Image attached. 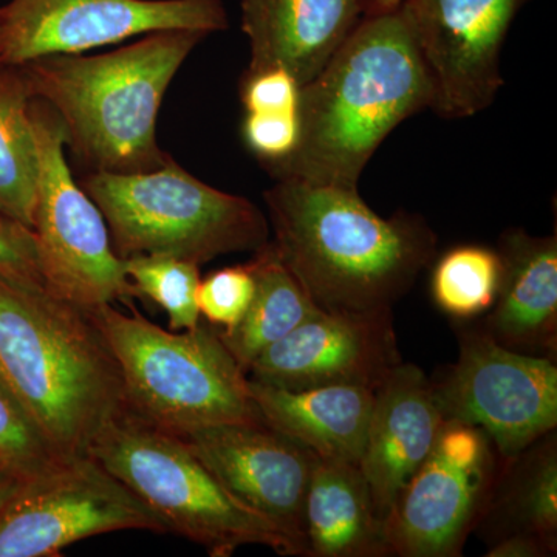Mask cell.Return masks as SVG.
<instances>
[{"label":"cell","mask_w":557,"mask_h":557,"mask_svg":"<svg viewBox=\"0 0 557 557\" xmlns=\"http://www.w3.org/2000/svg\"><path fill=\"white\" fill-rule=\"evenodd\" d=\"M432 101L434 84L405 7L369 11L327 65L300 87L298 146L267 171L276 180L358 189L381 143Z\"/></svg>","instance_id":"1"},{"label":"cell","mask_w":557,"mask_h":557,"mask_svg":"<svg viewBox=\"0 0 557 557\" xmlns=\"http://www.w3.org/2000/svg\"><path fill=\"white\" fill-rule=\"evenodd\" d=\"M263 199L274 251L324 311L392 310L437 251L426 220L381 218L358 189L278 178Z\"/></svg>","instance_id":"2"},{"label":"cell","mask_w":557,"mask_h":557,"mask_svg":"<svg viewBox=\"0 0 557 557\" xmlns=\"http://www.w3.org/2000/svg\"><path fill=\"white\" fill-rule=\"evenodd\" d=\"M0 379L62 457L87 454L126 408L119 364L90 311L2 276Z\"/></svg>","instance_id":"3"},{"label":"cell","mask_w":557,"mask_h":557,"mask_svg":"<svg viewBox=\"0 0 557 557\" xmlns=\"http://www.w3.org/2000/svg\"><path fill=\"white\" fill-rule=\"evenodd\" d=\"M207 33L139 36L110 53L53 54L21 65L32 98L57 112L70 146L91 171L157 170L170 156L157 141L168 87Z\"/></svg>","instance_id":"4"},{"label":"cell","mask_w":557,"mask_h":557,"mask_svg":"<svg viewBox=\"0 0 557 557\" xmlns=\"http://www.w3.org/2000/svg\"><path fill=\"white\" fill-rule=\"evenodd\" d=\"M123 381L126 408L177 437L231 423H259L248 376L218 330L178 333L152 324L131 306L90 311Z\"/></svg>","instance_id":"5"},{"label":"cell","mask_w":557,"mask_h":557,"mask_svg":"<svg viewBox=\"0 0 557 557\" xmlns=\"http://www.w3.org/2000/svg\"><path fill=\"white\" fill-rule=\"evenodd\" d=\"M87 454L134 491L168 533L196 542L209 556L230 557L244 545L306 556L296 539L231 496L185 440L127 408L101 429Z\"/></svg>","instance_id":"6"},{"label":"cell","mask_w":557,"mask_h":557,"mask_svg":"<svg viewBox=\"0 0 557 557\" xmlns=\"http://www.w3.org/2000/svg\"><path fill=\"white\" fill-rule=\"evenodd\" d=\"M81 186L100 208L121 259L170 256L201 265L270 242L269 219L252 201L212 188L171 157L152 171H91Z\"/></svg>","instance_id":"7"},{"label":"cell","mask_w":557,"mask_h":557,"mask_svg":"<svg viewBox=\"0 0 557 557\" xmlns=\"http://www.w3.org/2000/svg\"><path fill=\"white\" fill-rule=\"evenodd\" d=\"M30 110L39 149L32 231L47 288L87 311L115 300L129 302L137 298L134 285L100 208L70 171L60 116L36 98Z\"/></svg>","instance_id":"8"},{"label":"cell","mask_w":557,"mask_h":557,"mask_svg":"<svg viewBox=\"0 0 557 557\" xmlns=\"http://www.w3.org/2000/svg\"><path fill=\"white\" fill-rule=\"evenodd\" d=\"M166 527L121 480L89 454L58 458L21 478L0 508V557H51L75 542Z\"/></svg>","instance_id":"9"},{"label":"cell","mask_w":557,"mask_h":557,"mask_svg":"<svg viewBox=\"0 0 557 557\" xmlns=\"http://www.w3.org/2000/svg\"><path fill=\"white\" fill-rule=\"evenodd\" d=\"M432 387L443 420L482 429L508 461L557 426L555 362L504 347L485 330L461 336L456 364Z\"/></svg>","instance_id":"10"},{"label":"cell","mask_w":557,"mask_h":557,"mask_svg":"<svg viewBox=\"0 0 557 557\" xmlns=\"http://www.w3.org/2000/svg\"><path fill=\"white\" fill-rule=\"evenodd\" d=\"M222 0H11L0 9V67L83 54L150 33L228 30Z\"/></svg>","instance_id":"11"},{"label":"cell","mask_w":557,"mask_h":557,"mask_svg":"<svg viewBox=\"0 0 557 557\" xmlns=\"http://www.w3.org/2000/svg\"><path fill=\"white\" fill-rule=\"evenodd\" d=\"M493 448L482 429L445 420L434 448L384 522L388 555H461L490 497L496 471Z\"/></svg>","instance_id":"12"},{"label":"cell","mask_w":557,"mask_h":557,"mask_svg":"<svg viewBox=\"0 0 557 557\" xmlns=\"http://www.w3.org/2000/svg\"><path fill=\"white\" fill-rule=\"evenodd\" d=\"M528 0H405L434 84L431 108L468 119L490 108L504 86L502 47Z\"/></svg>","instance_id":"13"},{"label":"cell","mask_w":557,"mask_h":557,"mask_svg":"<svg viewBox=\"0 0 557 557\" xmlns=\"http://www.w3.org/2000/svg\"><path fill=\"white\" fill-rule=\"evenodd\" d=\"M401 362L392 310L319 311L263 350L247 370L265 386L302 391L383 383Z\"/></svg>","instance_id":"14"},{"label":"cell","mask_w":557,"mask_h":557,"mask_svg":"<svg viewBox=\"0 0 557 557\" xmlns=\"http://www.w3.org/2000/svg\"><path fill=\"white\" fill-rule=\"evenodd\" d=\"M220 485L306 549L304 504L318 457L259 423H231L182 437Z\"/></svg>","instance_id":"15"},{"label":"cell","mask_w":557,"mask_h":557,"mask_svg":"<svg viewBox=\"0 0 557 557\" xmlns=\"http://www.w3.org/2000/svg\"><path fill=\"white\" fill-rule=\"evenodd\" d=\"M443 423L432 381L416 364L399 362L373 392L359 468L383 522L431 454Z\"/></svg>","instance_id":"16"},{"label":"cell","mask_w":557,"mask_h":557,"mask_svg":"<svg viewBox=\"0 0 557 557\" xmlns=\"http://www.w3.org/2000/svg\"><path fill=\"white\" fill-rule=\"evenodd\" d=\"M364 10V0H242L248 69H285L306 86L344 46Z\"/></svg>","instance_id":"17"},{"label":"cell","mask_w":557,"mask_h":557,"mask_svg":"<svg viewBox=\"0 0 557 557\" xmlns=\"http://www.w3.org/2000/svg\"><path fill=\"white\" fill-rule=\"evenodd\" d=\"M502 281L485 332L523 354H556L557 237L508 230L498 242Z\"/></svg>","instance_id":"18"},{"label":"cell","mask_w":557,"mask_h":557,"mask_svg":"<svg viewBox=\"0 0 557 557\" xmlns=\"http://www.w3.org/2000/svg\"><path fill=\"white\" fill-rule=\"evenodd\" d=\"M263 423L319 460L359 465L368 434L372 388L324 386L287 391L248 380Z\"/></svg>","instance_id":"19"},{"label":"cell","mask_w":557,"mask_h":557,"mask_svg":"<svg viewBox=\"0 0 557 557\" xmlns=\"http://www.w3.org/2000/svg\"><path fill=\"white\" fill-rule=\"evenodd\" d=\"M307 556H388L384 522L359 465L319 460L304 504Z\"/></svg>","instance_id":"20"},{"label":"cell","mask_w":557,"mask_h":557,"mask_svg":"<svg viewBox=\"0 0 557 557\" xmlns=\"http://www.w3.org/2000/svg\"><path fill=\"white\" fill-rule=\"evenodd\" d=\"M249 265L256 278L251 306L236 329L230 333L219 332L245 373L263 350L321 311L278 259L271 242L255 251Z\"/></svg>","instance_id":"21"},{"label":"cell","mask_w":557,"mask_h":557,"mask_svg":"<svg viewBox=\"0 0 557 557\" xmlns=\"http://www.w3.org/2000/svg\"><path fill=\"white\" fill-rule=\"evenodd\" d=\"M20 67H0V212L32 230L39 149Z\"/></svg>","instance_id":"22"},{"label":"cell","mask_w":557,"mask_h":557,"mask_svg":"<svg viewBox=\"0 0 557 557\" xmlns=\"http://www.w3.org/2000/svg\"><path fill=\"white\" fill-rule=\"evenodd\" d=\"M502 270L497 249L480 245L450 248L432 270V298L449 317H479L496 304Z\"/></svg>","instance_id":"23"},{"label":"cell","mask_w":557,"mask_h":557,"mask_svg":"<svg viewBox=\"0 0 557 557\" xmlns=\"http://www.w3.org/2000/svg\"><path fill=\"white\" fill-rule=\"evenodd\" d=\"M541 446L520 454V467L512 475L502 505L509 522L508 534L527 533L544 539L556 548L557 450L556 438L545 435Z\"/></svg>","instance_id":"24"},{"label":"cell","mask_w":557,"mask_h":557,"mask_svg":"<svg viewBox=\"0 0 557 557\" xmlns=\"http://www.w3.org/2000/svg\"><path fill=\"white\" fill-rule=\"evenodd\" d=\"M123 260L135 296L152 300L166 311L172 332L199 327L200 265L170 256H134Z\"/></svg>","instance_id":"25"},{"label":"cell","mask_w":557,"mask_h":557,"mask_svg":"<svg viewBox=\"0 0 557 557\" xmlns=\"http://www.w3.org/2000/svg\"><path fill=\"white\" fill-rule=\"evenodd\" d=\"M61 457L51 449L20 399L0 379V468L25 478L50 467Z\"/></svg>","instance_id":"26"},{"label":"cell","mask_w":557,"mask_h":557,"mask_svg":"<svg viewBox=\"0 0 557 557\" xmlns=\"http://www.w3.org/2000/svg\"><path fill=\"white\" fill-rule=\"evenodd\" d=\"M256 278L251 265L226 267L201 278L197 304L200 317L230 333L239 325L255 298Z\"/></svg>","instance_id":"27"},{"label":"cell","mask_w":557,"mask_h":557,"mask_svg":"<svg viewBox=\"0 0 557 557\" xmlns=\"http://www.w3.org/2000/svg\"><path fill=\"white\" fill-rule=\"evenodd\" d=\"M299 134V110L245 112L242 123L245 146L265 168L287 160L298 146Z\"/></svg>","instance_id":"28"},{"label":"cell","mask_w":557,"mask_h":557,"mask_svg":"<svg viewBox=\"0 0 557 557\" xmlns=\"http://www.w3.org/2000/svg\"><path fill=\"white\" fill-rule=\"evenodd\" d=\"M0 276L14 284L47 288L40 271L35 234L0 212ZM49 289V288H47Z\"/></svg>","instance_id":"29"},{"label":"cell","mask_w":557,"mask_h":557,"mask_svg":"<svg viewBox=\"0 0 557 557\" xmlns=\"http://www.w3.org/2000/svg\"><path fill=\"white\" fill-rule=\"evenodd\" d=\"M300 87L285 69H247L240 79L242 104L245 112L299 110Z\"/></svg>","instance_id":"30"},{"label":"cell","mask_w":557,"mask_h":557,"mask_svg":"<svg viewBox=\"0 0 557 557\" xmlns=\"http://www.w3.org/2000/svg\"><path fill=\"white\" fill-rule=\"evenodd\" d=\"M556 548L547 544L544 539L534 534L512 533L498 539L496 544L487 549V557H539L555 553Z\"/></svg>","instance_id":"31"},{"label":"cell","mask_w":557,"mask_h":557,"mask_svg":"<svg viewBox=\"0 0 557 557\" xmlns=\"http://www.w3.org/2000/svg\"><path fill=\"white\" fill-rule=\"evenodd\" d=\"M20 479V475L14 474V472L9 471V469L0 468V508L9 500Z\"/></svg>","instance_id":"32"},{"label":"cell","mask_w":557,"mask_h":557,"mask_svg":"<svg viewBox=\"0 0 557 557\" xmlns=\"http://www.w3.org/2000/svg\"><path fill=\"white\" fill-rule=\"evenodd\" d=\"M364 3L369 11L394 10L401 7L405 0H364Z\"/></svg>","instance_id":"33"}]
</instances>
